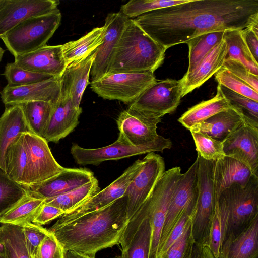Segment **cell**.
<instances>
[{"mask_svg":"<svg viewBox=\"0 0 258 258\" xmlns=\"http://www.w3.org/2000/svg\"><path fill=\"white\" fill-rule=\"evenodd\" d=\"M133 19L167 50L203 34L258 24V0H188Z\"/></svg>","mask_w":258,"mask_h":258,"instance_id":"obj_1","label":"cell"},{"mask_svg":"<svg viewBox=\"0 0 258 258\" xmlns=\"http://www.w3.org/2000/svg\"><path fill=\"white\" fill-rule=\"evenodd\" d=\"M127 197L124 195L109 205L48 230L63 250H72L95 258L104 249L120 244L128 223Z\"/></svg>","mask_w":258,"mask_h":258,"instance_id":"obj_2","label":"cell"},{"mask_svg":"<svg viewBox=\"0 0 258 258\" xmlns=\"http://www.w3.org/2000/svg\"><path fill=\"white\" fill-rule=\"evenodd\" d=\"M166 49L127 18L115 47L108 73L154 72L163 63Z\"/></svg>","mask_w":258,"mask_h":258,"instance_id":"obj_3","label":"cell"},{"mask_svg":"<svg viewBox=\"0 0 258 258\" xmlns=\"http://www.w3.org/2000/svg\"><path fill=\"white\" fill-rule=\"evenodd\" d=\"M61 19L58 9L47 14L31 17L21 22L1 39L14 57L29 53L46 45Z\"/></svg>","mask_w":258,"mask_h":258,"instance_id":"obj_4","label":"cell"},{"mask_svg":"<svg viewBox=\"0 0 258 258\" xmlns=\"http://www.w3.org/2000/svg\"><path fill=\"white\" fill-rule=\"evenodd\" d=\"M219 197L227 211L224 241L228 236L238 234L258 216V176H253L244 186H229Z\"/></svg>","mask_w":258,"mask_h":258,"instance_id":"obj_5","label":"cell"},{"mask_svg":"<svg viewBox=\"0 0 258 258\" xmlns=\"http://www.w3.org/2000/svg\"><path fill=\"white\" fill-rule=\"evenodd\" d=\"M172 143L169 138L159 136L148 144L133 146L118 138L112 144L99 148L89 149L73 143L71 154L75 162L81 165L97 166L108 160H117L130 157L170 149Z\"/></svg>","mask_w":258,"mask_h":258,"instance_id":"obj_6","label":"cell"},{"mask_svg":"<svg viewBox=\"0 0 258 258\" xmlns=\"http://www.w3.org/2000/svg\"><path fill=\"white\" fill-rule=\"evenodd\" d=\"M182 175L179 167H173L165 171L145 202L151 227L150 258H155L157 255L169 204Z\"/></svg>","mask_w":258,"mask_h":258,"instance_id":"obj_7","label":"cell"},{"mask_svg":"<svg viewBox=\"0 0 258 258\" xmlns=\"http://www.w3.org/2000/svg\"><path fill=\"white\" fill-rule=\"evenodd\" d=\"M198 194L196 210L191 225L193 238L197 244H208L210 227L216 199L214 185V161L198 155Z\"/></svg>","mask_w":258,"mask_h":258,"instance_id":"obj_8","label":"cell"},{"mask_svg":"<svg viewBox=\"0 0 258 258\" xmlns=\"http://www.w3.org/2000/svg\"><path fill=\"white\" fill-rule=\"evenodd\" d=\"M156 81L153 72L117 73H108L90 84L99 97L129 105Z\"/></svg>","mask_w":258,"mask_h":258,"instance_id":"obj_9","label":"cell"},{"mask_svg":"<svg viewBox=\"0 0 258 258\" xmlns=\"http://www.w3.org/2000/svg\"><path fill=\"white\" fill-rule=\"evenodd\" d=\"M139 171L128 186L127 217L128 221L150 196L165 171L164 160L160 155L151 152L142 159Z\"/></svg>","mask_w":258,"mask_h":258,"instance_id":"obj_10","label":"cell"},{"mask_svg":"<svg viewBox=\"0 0 258 258\" xmlns=\"http://www.w3.org/2000/svg\"><path fill=\"white\" fill-rule=\"evenodd\" d=\"M198 163L197 157L186 172L182 173L178 186L173 194L162 231L158 254L185 212L197 205L198 194Z\"/></svg>","mask_w":258,"mask_h":258,"instance_id":"obj_11","label":"cell"},{"mask_svg":"<svg viewBox=\"0 0 258 258\" xmlns=\"http://www.w3.org/2000/svg\"><path fill=\"white\" fill-rule=\"evenodd\" d=\"M183 82L167 79L156 81L128 107L144 110L162 117L175 111L182 98Z\"/></svg>","mask_w":258,"mask_h":258,"instance_id":"obj_12","label":"cell"},{"mask_svg":"<svg viewBox=\"0 0 258 258\" xmlns=\"http://www.w3.org/2000/svg\"><path fill=\"white\" fill-rule=\"evenodd\" d=\"M48 143L44 138L34 133L24 134L28 158L27 187L51 178L65 168L56 161Z\"/></svg>","mask_w":258,"mask_h":258,"instance_id":"obj_13","label":"cell"},{"mask_svg":"<svg viewBox=\"0 0 258 258\" xmlns=\"http://www.w3.org/2000/svg\"><path fill=\"white\" fill-rule=\"evenodd\" d=\"M142 163V160L136 161L108 186L66 212L54 224H63L84 214L102 209L123 196L130 183L139 171Z\"/></svg>","mask_w":258,"mask_h":258,"instance_id":"obj_14","label":"cell"},{"mask_svg":"<svg viewBox=\"0 0 258 258\" xmlns=\"http://www.w3.org/2000/svg\"><path fill=\"white\" fill-rule=\"evenodd\" d=\"M222 143L226 156L241 161L258 176V121L245 117Z\"/></svg>","mask_w":258,"mask_h":258,"instance_id":"obj_15","label":"cell"},{"mask_svg":"<svg viewBox=\"0 0 258 258\" xmlns=\"http://www.w3.org/2000/svg\"><path fill=\"white\" fill-rule=\"evenodd\" d=\"M161 119L155 114L128 106L116 120L119 131L118 137L133 146L148 144L159 136L157 124Z\"/></svg>","mask_w":258,"mask_h":258,"instance_id":"obj_16","label":"cell"},{"mask_svg":"<svg viewBox=\"0 0 258 258\" xmlns=\"http://www.w3.org/2000/svg\"><path fill=\"white\" fill-rule=\"evenodd\" d=\"M0 94L5 105H20L34 101H46L56 105L61 95L60 77H52L22 86L7 85Z\"/></svg>","mask_w":258,"mask_h":258,"instance_id":"obj_17","label":"cell"},{"mask_svg":"<svg viewBox=\"0 0 258 258\" xmlns=\"http://www.w3.org/2000/svg\"><path fill=\"white\" fill-rule=\"evenodd\" d=\"M56 0H4L0 7V38L23 20L58 9Z\"/></svg>","mask_w":258,"mask_h":258,"instance_id":"obj_18","label":"cell"},{"mask_svg":"<svg viewBox=\"0 0 258 258\" xmlns=\"http://www.w3.org/2000/svg\"><path fill=\"white\" fill-rule=\"evenodd\" d=\"M14 57V62L20 68L54 77H61L67 66L62 45H46L32 52Z\"/></svg>","mask_w":258,"mask_h":258,"instance_id":"obj_19","label":"cell"},{"mask_svg":"<svg viewBox=\"0 0 258 258\" xmlns=\"http://www.w3.org/2000/svg\"><path fill=\"white\" fill-rule=\"evenodd\" d=\"M127 18L120 12L109 13L106 17L104 24L106 30L103 41L95 50L91 69V82L107 74L112 54Z\"/></svg>","mask_w":258,"mask_h":258,"instance_id":"obj_20","label":"cell"},{"mask_svg":"<svg viewBox=\"0 0 258 258\" xmlns=\"http://www.w3.org/2000/svg\"><path fill=\"white\" fill-rule=\"evenodd\" d=\"M94 173L86 168L64 169L57 175L38 184L27 187L29 194L43 199L55 197L93 180Z\"/></svg>","mask_w":258,"mask_h":258,"instance_id":"obj_21","label":"cell"},{"mask_svg":"<svg viewBox=\"0 0 258 258\" xmlns=\"http://www.w3.org/2000/svg\"><path fill=\"white\" fill-rule=\"evenodd\" d=\"M82 109L76 107L69 96L61 92L60 98L55 105L43 138L47 142L57 143L70 134L79 123Z\"/></svg>","mask_w":258,"mask_h":258,"instance_id":"obj_22","label":"cell"},{"mask_svg":"<svg viewBox=\"0 0 258 258\" xmlns=\"http://www.w3.org/2000/svg\"><path fill=\"white\" fill-rule=\"evenodd\" d=\"M227 47L222 40L216 44L190 72L183 77L182 97L200 87L223 67Z\"/></svg>","mask_w":258,"mask_h":258,"instance_id":"obj_23","label":"cell"},{"mask_svg":"<svg viewBox=\"0 0 258 258\" xmlns=\"http://www.w3.org/2000/svg\"><path fill=\"white\" fill-rule=\"evenodd\" d=\"M95 54L94 51L87 57L67 66L60 77L61 92L69 96L77 108L80 107Z\"/></svg>","mask_w":258,"mask_h":258,"instance_id":"obj_24","label":"cell"},{"mask_svg":"<svg viewBox=\"0 0 258 258\" xmlns=\"http://www.w3.org/2000/svg\"><path fill=\"white\" fill-rule=\"evenodd\" d=\"M253 176L255 175L245 164L232 157L225 156L214 161V185L216 200L226 188L233 184L244 186Z\"/></svg>","mask_w":258,"mask_h":258,"instance_id":"obj_25","label":"cell"},{"mask_svg":"<svg viewBox=\"0 0 258 258\" xmlns=\"http://www.w3.org/2000/svg\"><path fill=\"white\" fill-rule=\"evenodd\" d=\"M219 258H258V216L238 234L223 241Z\"/></svg>","mask_w":258,"mask_h":258,"instance_id":"obj_26","label":"cell"},{"mask_svg":"<svg viewBox=\"0 0 258 258\" xmlns=\"http://www.w3.org/2000/svg\"><path fill=\"white\" fill-rule=\"evenodd\" d=\"M28 132L32 133L21 106L5 105L0 117V168L4 172V158L7 148L21 134Z\"/></svg>","mask_w":258,"mask_h":258,"instance_id":"obj_27","label":"cell"},{"mask_svg":"<svg viewBox=\"0 0 258 258\" xmlns=\"http://www.w3.org/2000/svg\"><path fill=\"white\" fill-rule=\"evenodd\" d=\"M245 117H247L240 110L232 107L215 114L190 129L200 131L222 142L242 122Z\"/></svg>","mask_w":258,"mask_h":258,"instance_id":"obj_28","label":"cell"},{"mask_svg":"<svg viewBox=\"0 0 258 258\" xmlns=\"http://www.w3.org/2000/svg\"><path fill=\"white\" fill-rule=\"evenodd\" d=\"M24 134L8 146L5 154V172L14 182L27 188L28 158L24 144Z\"/></svg>","mask_w":258,"mask_h":258,"instance_id":"obj_29","label":"cell"},{"mask_svg":"<svg viewBox=\"0 0 258 258\" xmlns=\"http://www.w3.org/2000/svg\"><path fill=\"white\" fill-rule=\"evenodd\" d=\"M231 108L232 107L218 85L214 97L189 108L178 118V121L184 127L189 130L215 114Z\"/></svg>","mask_w":258,"mask_h":258,"instance_id":"obj_30","label":"cell"},{"mask_svg":"<svg viewBox=\"0 0 258 258\" xmlns=\"http://www.w3.org/2000/svg\"><path fill=\"white\" fill-rule=\"evenodd\" d=\"M105 30L104 25L94 28L79 39L62 44L67 65L84 58L95 51L102 43Z\"/></svg>","mask_w":258,"mask_h":258,"instance_id":"obj_31","label":"cell"},{"mask_svg":"<svg viewBox=\"0 0 258 258\" xmlns=\"http://www.w3.org/2000/svg\"><path fill=\"white\" fill-rule=\"evenodd\" d=\"M45 203V199L28 192L0 218V223L22 226L33 222Z\"/></svg>","mask_w":258,"mask_h":258,"instance_id":"obj_32","label":"cell"},{"mask_svg":"<svg viewBox=\"0 0 258 258\" xmlns=\"http://www.w3.org/2000/svg\"><path fill=\"white\" fill-rule=\"evenodd\" d=\"M223 40L227 47L225 59L242 63L251 73L258 76V62L252 55L241 34V30H225Z\"/></svg>","mask_w":258,"mask_h":258,"instance_id":"obj_33","label":"cell"},{"mask_svg":"<svg viewBox=\"0 0 258 258\" xmlns=\"http://www.w3.org/2000/svg\"><path fill=\"white\" fill-rule=\"evenodd\" d=\"M0 253L7 258H31L22 226L9 224L0 226Z\"/></svg>","mask_w":258,"mask_h":258,"instance_id":"obj_34","label":"cell"},{"mask_svg":"<svg viewBox=\"0 0 258 258\" xmlns=\"http://www.w3.org/2000/svg\"><path fill=\"white\" fill-rule=\"evenodd\" d=\"M33 133L43 137L55 105L46 101H34L20 105Z\"/></svg>","mask_w":258,"mask_h":258,"instance_id":"obj_35","label":"cell"},{"mask_svg":"<svg viewBox=\"0 0 258 258\" xmlns=\"http://www.w3.org/2000/svg\"><path fill=\"white\" fill-rule=\"evenodd\" d=\"M99 191V182L95 177L89 182L70 191L45 199V202L62 210L65 213Z\"/></svg>","mask_w":258,"mask_h":258,"instance_id":"obj_36","label":"cell"},{"mask_svg":"<svg viewBox=\"0 0 258 258\" xmlns=\"http://www.w3.org/2000/svg\"><path fill=\"white\" fill-rule=\"evenodd\" d=\"M224 31L198 36L186 43L188 47V66L186 73L192 71L210 51L223 40Z\"/></svg>","mask_w":258,"mask_h":258,"instance_id":"obj_37","label":"cell"},{"mask_svg":"<svg viewBox=\"0 0 258 258\" xmlns=\"http://www.w3.org/2000/svg\"><path fill=\"white\" fill-rule=\"evenodd\" d=\"M151 227L148 215L138 227L129 244L122 250L120 258H150Z\"/></svg>","mask_w":258,"mask_h":258,"instance_id":"obj_38","label":"cell"},{"mask_svg":"<svg viewBox=\"0 0 258 258\" xmlns=\"http://www.w3.org/2000/svg\"><path fill=\"white\" fill-rule=\"evenodd\" d=\"M28 192L26 187L12 180L0 168V218Z\"/></svg>","mask_w":258,"mask_h":258,"instance_id":"obj_39","label":"cell"},{"mask_svg":"<svg viewBox=\"0 0 258 258\" xmlns=\"http://www.w3.org/2000/svg\"><path fill=\"white\" fill-rule=\"evenodd\" d=\"M196 147L198 155L205 160L216 161L226 155L222 141L207 134L194 129H189Z\"/></svg>","mask_w":258,"mask_h":258,"instance_id":"obj_40","label":"cell"},{"mask_svg":"<svg viewBox=\"0 0 258 258\" xmlns=\"http://www.w3.org/2000/svg\"><path fill=\"white\" fill-rule=\"evenodd\" d=\"M188 0H131L121 6L120 12L127 18L187 2Z\"/></svg>","mask_w":258,"mask_h":258,"instance_id":"obj_41","label":"cell"},{"mask_svg":"<svg viewBox=\"0 0 258 258\" xmlns=\"http://www.w3.org/2000/svg\"><path fill=\"white\" fill-rule=\"evenodd\" d=\"M4 75L7 81V85L13 87L27 85L54 77L27 71L14 62L6 64Z\"/></svg>","mask_w":258,"mask_h":258,"instance_id":"obj_42","label":"cell"},{"mask_svg":"<svg viewBox=\"0 0 258 258\" xmlns=\"http://www.w3.org/2000/svg\"><path fill=\"white\" fill-rule=\"evenodd\" d=\"M215 78L218 84L236 93L258 102V92L228 70L222 67L215 74Z\"/></svg>","mask_w":258,"mask_h":258,"instance_id":"obj_43","label":"cell"},{"mask_svg":"<svg viewBox=\"0 0 258 258\" xmlns=\"http://www.w3.org/2000/svg\"><path fill=\"white\" fill-rule=\"evenodd\" d=\"M224 222L223 212L218 200L216 201L211 221L208 246L216 258H219L223 241Z\"/></svg>","mask_w":258,"mask_h":258,"instance_id":"obj_44","label":"cell"},{"mask_svg":"<svg viewBox=\"0 0 258 258\" xmlns=\"http://www.w3.org/2000/svg\"><path fill=\"white\" fill-rule=\"evenodd\" d=\"M22 228L26 246L31 258H38L40 245L51 232L42 226L32 222L23 225Z\"/></svg>","mask_w":258,"mask_h":258,"instance_id":"obj_45","label":"cell"},{"mask_svg":"<svg viewBox=\"0 0 258 258\" xmlns=\"http://www.w3.org/2000/svg\"><path fill=\"white\" fill-rule=\"evenodd\" d=\"M218 85L232 107L240 110L246 117L258 121V102L236 93L222 85Z\"/></svg>","mask_w":258,"mask_h":258,"instance_id":"obj_46","label":"cell"},{"mask_svg":"<svg viewBox=\"0 0 258 258\" xmlns=\"http://www.w3.org/2000/svg\"><path fill=\"white\" fill-rule=\"evenodd\" d=\"M189 225L180 238L170 248L165 258H193L195 242Z\"/></svg>","mask_w":258,"mask_h":258,"instance_id":"obj_47","label":"cell"},{"mask_svg":"<svg viewBox=\"0 0 258 258\" xmlns=\"http://www.w3.org/2000/svg\"><path fill=\"white\" fill-rule=\"evenodd\" d=\"M222 67L246 82L258 92V76L251 73L242 63L235 60L225 59Z\"/></svg>","mask_w":258,"mask_h":258,"instance_id":"obj_48","label":"cell"},{"mask_svg":"<svg viewBox=\"0 0 258 258\" xmlns=\"http://www.w3.org/2000/svg\"><path fill=\"white\" fill-rule=\"evenodd\" d=\"M38 258H63V249L51 233L41 243Z\"/></svg>","mask_w":258,"mask_h":258,"instance_id":"obj_49","label":"cell"},{"mask_svg":"<svg viewBox=\"0 0 258 258\" xmlns=\"http://www.w3.org/2000/svg\"><path fill=\"white\" fill-rule=\"evenodd\" d=\"M242 37L253 57L258 60V24L241 30Z\"/></svg>","mask_w":258,"mask_h":258,"instance_id":"obj_50","label":"cell"},{"mask_svg":"<svg viewBox=\"0 0 258 258\" xmlns=\"http://www.w3.org/2000/svg\"><path fill=\"white\" fill-rule=\"evenodd\" d=\"M64 213L62 210L45 203L40 212L32 223L40 226L45 225L51 221L60 217Z\"/></svg>","mask_w":258,"mask_h":258,"instance_id":"obj_51","label":"cell"},{"mask_svg":"<svg viewBox=\"0 0 258 258\" xmlns=\"http://www.w3.org/2000/svg\"><path fill=\"white\" fill-rule=\"evenodd\" d=\"M193 258H216L206 243H195Z\"/></svg>","mask_w":258,"mask_h":258,"instance_id":"obj_52","label":"cell"},{"mask_svg":"<svg viewBox=\"0 0 258 258\" xmlns=\"http://www.w3.org/2000/svg\"><path fill=\"white\" fill-rule=\"evenodd\" d=\"M63 258H92L72 250H63Z\"/></svg>","mask_w":258,"mask_h":258,"instance_id":"obj_53","label":"cell"},{"mask_svg":"<svg viewBox=\"0 0 258 258\" xmlns=\"http://www.w3.org/2000/svg\"><path fill=\"white\" fill-rule=\"evenodd\" d=\"M5 50L0 46V62L2 59Z\"/></svg>","mask_w":258,"mask_h":258,"instance_id":"obj_54","label":"cell"},{"mask_svg":"<svg viewBox=\"0 0 258 258\" xmlns=\"http://www.w3.org/2000/svg\"><path fill=\"white\" fill-rule=\"evenodd\" d=\"M155 258H165L164 255H157Z\"/></svg>","mask_w":258,"mask_h":258,"instance_id":"obj_55","label":"cell"},{"mask_svg":"<svg viewBox=\"0 0 258 258\" xmlns=\"http://www.w3.org/2000/svg\"><path fill=\"white\" fill-rule=\"evenodd\" d=\"M0 258H7L4 255L0 253Z\"/></svg>","mask_w":258,"mask_h":258,"instance_id":"obj_56","label":"cell"},{"mask_svg":"<svg viewBox=\"0 0 258 258\" xmlns=\"http://www.w3.org/2000/svg\"><path fill=\"white\" fill-rule=\"evenodd\" d=\"M4 0H0V7L2 6Z\"/></svg>","mask_w":258,"mask_h":258,"instance_id":"obj_57","label":"cell"},{"mask_svg":"<svg viewBox=\"0 0 258 258\" xmlns=\"http://www.w3.org/2000/svg\"><path fill=\"white\" fill-rule=\"evenodd\" d=\"M115 258H120V255H119V256H117V257H115Z\"/></svg>","mask_w":258,"mask_h":258,"instance_id":"obj_58","label":"cell"}]
</instances>
